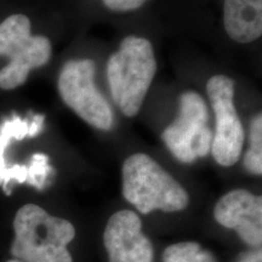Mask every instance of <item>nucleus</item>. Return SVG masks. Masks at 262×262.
<instances>
[{"instance_id":"7","label":"nucleus","mask_w":262,"mask_h":262,"mask_svg":"<svg viewBox=\"0 0 262 262\" xmlns=\"http://www.w3.org/2000/svg\"><path fill=\"white\" fill-rule=\"evenodd\" d=\"M235 83L232 78L216 74L208 80L206 93L215 114V133L210 153L219 165H234L241 158L245 130L234 106Z\"/></svg>"},{"instance_id":"14","label":"nucleus","mask_w":262,"mask_h":262,"mask_svg":"<svg viewBox=\"0 0 262 262\" xmlns=\"http://www.w3.org/2000/svg\"><path fill=\"white\" fill-rule=\"evenodd\" d=\"M238 262H262V251L261 248L253 249L251 251L243 254Z\"/></svg>"},{"instance_id":"8","label":"nucleus","mask_w":262,"mask_h":262,"mask_svg":"<svg viewBox=\"0 0 262 262\" xmlns=\"http://www.w3.org/2000/svg\"><path fill=\"white\" fill-rule=\"evenodd\" d=\"M103 245L110 262H153L155 249L143 233L142 221L135 211L120 210L108 220Z\"/></svg>"},{"instance_id":"2","label":"nucleus","mask_w":262,"mask_h":262,"mask_svg":"<svg viewBox=\"0 0 262 262\" xmlns=\"http://www.w3.org/2000/svg\"><path fill=\"white\" fill-rule=\"evenodd\" d=\"M157 72V60L150 41L127 35L108 58L106 74L114 103L127 118L140 112Z\"/></svg>"},{"instance_id":"15","label":"nucleus","mask_w":262,"mask_h":262,"mask_svg":"<svg viewBox=\"0 0 262 262\" xmlns=\"http://www.w3.org/2000/svg\"><path fill=\"white\" fill-rule=\"evenodd\" d=\"M8 262H21V261H18V260H16V258H11V260H9Z\"/></svg>"},{"instance_id":"4","label":"nucleus","mask_w":262,"mask_h":262,"mask_svg":"<svg viewBox=\"0 0 262 262\" xmlns=\"http://www.w3.org/2000/svg\"><path fill=\"white\" fill-rule=\"evenodd\" d=\"M51 55V41L44 35L32 34L27 16H9L0 24V56L9 60L0 70V88L12 90L24 85L29 72L47 64Z\"/></svg>"},{"instance_id":"5","label":"nucleus","mask_w":262,"mask_h":262,"mask_svg":"<svg viewBox=\"0 0 262 262\" xmlns=\"http://www.w3.org/2000/svg\"><path fill=\"white\" fill-rule=\"evenodd\" d=\"M96 64L91 58H74L62 66L57 88L62 101L95 129L110 131L114 113L95 83Z\"/></svg>"},{"instance_id":"3","label":"nucleus","mask_w":262,"mask_h":262,"mask_svg":"<svg viewBox=\"0 0 262 262\" xmlns=\"http://www.w3.org/2000/svg\"><path fill=\"white\" fill-rule=\"evenodd\" d=\"M122 179L124 198L143 215L156 210L182 211L189 204V195L181 183L145 153L127 157Z\"/></svg>"},{"instance_id":"6","label":"nucleus","mask_w":262,"mask_h":262,"mask_svg":"<svg viewBox=\"0 0 262 262\" xmlns=\"http://www.w3.org/2000/svg\"><path fill=\"white\" fill-rule=\"evenodd\" d=\"M204 98L195 91L180 96L179 114L163 131L162 140L179 162L189 164L210 153L214 139Z\"/></svg>"},{"instance_id":"12","label":"nucleus","mask_w":262,"mask_h":262,"mask_svg":"<svg viewBox=\"0 0 262 262\" xmlns=\"http://www.w3.org/2000/svg\"><path fill=\"white\" fill-rule=\"evenodd\" d=\"M244 168L251 175H262V114L251 119L249 126V148L244 156Z\"/></svg>"},{"instance_id":"13","label":"nucleus","mask_w":262,"mask_h":262,"mask_svg":"<svg viewBox=\"0 0 262 262\" xmlns=\"http://www.w3.org/2000/svg\"><path fill=\"white\" fill-rule=\"evenodd\" d=\"M147 0H103L106 8L116 12L134 11L142 6Z\"/></svg>"},{"instance_id":"11","label":"nucleus","mask_w":262,"mask_h":262,"mask_svg":"<svg viewBox=\"0 0 262 262\" xmlns=\"http://www.w3.org/2000/svg\"><path fill=\"white\" fill-rule=\"evenodd\" d=\"M164 262H217L211 251L196 242H180L169 245L163 253Z\"/></svg>"},{"instance_id":"1","label":"nucleus","mask_w":262,"mask_h":262,"mask_svg":"<svg viewBox=\"0 0 262 262\" xmlns=\"http://www.w3.org/2000/svg\"><path fill=\"white\" fill-rule=\"evenodd\" d=\"M11 255L21 262H73L68 250L75 228L66 219L52 216L37 204H26L14 219Z\"/></svg>"},{"instance_id":"10","label":"nucleus","mask_w":262,"mask_h":262,"mask_svg":"<svg viewBox=\"0 0 262 262\" xmlns=\"http://www.w3.org/2000/svg\"><path fill=\"white\" fill-rule=\"evenodd\" d=\"M224 25L234 41H255L262 34V0H225Z\"/></svg>"},{"instance_id":"9","label":"nucleus","mask_w":262,"mask_h":262,"mask_svg":"<svg viewBox=\"0 0 262 262\" xmlns=\"http://www.w3.org/2000/svg\"><path fill=\"white\" fill-rule=\"evenodd\" d=\"M214 217L222 227L233 229L248 247L262 245V196L247 189H233L216 203Z\"/></svg>"}]
</instances>
